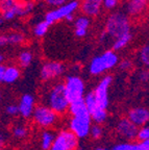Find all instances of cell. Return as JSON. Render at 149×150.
Listing matches in <instances>:
<instances>
[{
	"label": "cell",
	"mask_w": 149,
	"mask_h": 150,
	"mask_svg": "<svg viewBox=\"0 0 149 150\" xmlns=\"http://www.w3.org/2000/svg\"><path fill=\"white\" fill-rule=\"evenodd\" d=\"M44 104L51 108L60 116L68 114L69 100L67 98L64 82L57 81L53 83L44 94Z\"/></svg>",
	"instance_id": "obj_1"
},
{
	"label": "cell",
	"mask_w": 149,
	"mask_h": 150,
	"mask_svg": "<svg viewBox=\"0 0 149 150\" xmlns=\"http://www.w3.org/2000/svg\"><path fill=\"white\" fill-rule=\"evenodd\" d=\"M104 33L109 35V38H112L114 40L127 33H131L129 16L122 11L112 13L105 21Z\"/></svg>",
	"instance_id": "obj_2"
},
{
	"label": "cell",
	"mask_w": 149,
	"mask_h": 150,
	"mask_svg": "<svg viewBox=\"0 0 149 150\" xmlns=\"http://www.w3.org/2000/svg\"><path fill=\"white\" fill-rule=\"evenodd\" d=\"M119 56L114 50H106L100 55L94 56L89 65V72L94 76L104 74L107 71L117 67Z\"/></svg>",
	"instance_id": "obj_3"
},
{
	"label": "cell",
	"mask_w": 149,
	"mask_h": 150,
	"mask_svg": "<svg viewBox=\"0 0 149 150\" xmlns=\"http://www.w3.org/2000/svg\"><path fill=\"white\" fill-rule=\"evenodd\" d=\"M60 117L54 110L47 106L46 104H35L33 112L31 114V121L35 126L42 129L52 128L60 122Z\"/></svg>",
	"instance_id": "obj_4"
},
{
	"label": "cell",
	"mask_w": 149,
	"mask_h": 150,
	"mask_svg": "<svg viewBox=\"0 0 149 150\" xmlns=\"http://www.w3.org/2000/svg\"><path fill=\"white\" fill-rule=\"evenodd\" d=\"M79 4H80L79 0H68L63 5H60V6L47 12L45 14L44 20L49 25H52L61 20H64L67 15L75 14V12L79 8Z\"/></svg>",
	"instance_id": "obj_5"
},
{
	"label": "cell",
	"mask_w": 149,
	"mask_h": 150,
	"mask_svg": "<svg viewBox=\"0 0 149 150\" xmlns=\"http://www.w3.org/2000/svg\"><path fill=\"white\" fill-rule=\"evenodd\" d=\"M64 86L69 102L82 98L86 94V83L77 74L68 75L64 81Z\"/></svg>",
	"instance_id": "obj_6"
},
{
	"label": "cell",
	"mask_w": 149,
	"mask_h": 150,
	"mask_svg": "<svg viewBox=\"0 0 149 150\" xmlns=\"http://www.w3.org/2000/svg\"><path fill=\"white\" fill-rule=\"evenodd\" d=\"M79 145V139L70 129H62L56 134L53 144L48 150H75Z\"/></svg>",
	"instance_id": "obj_7"
},
{
	"label": "cell",
	"mask_w": 149,
	"mask_h": 150,
	"mask_svg": "<svg viewBox=\"0 0 149 150\" xmlns=\"http://www.w3.org/2000/svg\"><path fill=\"white\" fill-rule=\"evenodd\" d=\"M92 125L90 114H84L80 116H71L68 123V129H70L78 139H86L89 137V131Z\"/></svg>",
	"instance_id": "obj_8"
},
{
	"label": "cell",
	"mask_w": 149,
	"mask_h": 150,
	"mask_svg": "<svg viewBox=\"0 0 149 150\" xmlns=\"http://www.w3.org/2000/svg\"><path fill=\"white\" fill-rule=\"evenodd\" d=\"M112 82H113L112 75L110 74L104 75L99 80L95 90H93L98 108L106 110L107 106H109V102H110V99H109V90H110V87L112 86Z\"/></svg>",
	"instance_id": "obj_9"
},
{
	"label": "cell",
	"mask_w": 149,
	"mask_h": 150,
	"mask_svg": "<svg viewBox=\"0 0 149 150\" xmlns=\"http://www.w3.org/2000/svg\"><path fill=\"white\" fill-rule=\"evenodd\" d=\"M66 67L63 63L60 62H47L41 67L40 78L44 82L53 81L56 78L61 77L65 73Z\"/></svg>",
	"instance_id": "obj_10"
},
{
	"label": "cell",
	"mask_w": 149,
	"mask_h": 150,
	"mask_svg": "<svg viewBox=\"0 0 149 150\" xmlns=\"http://www.w3.org/2000/svg\"><path fill=\"white\" fill-rule=\"evenodd\" d=\"M138 126H136L133 123H131L127 118H121L117 122L115 126V132L116 134L123 141H136L137 139Z\"/></svg>",
	"instance_id": "obj_11"
},
{
	"label": "cell",
	"mask_w": 149,
	"mask_h": 150,
	"mask_svg": "<svg viewBox=\"0 0 149 150\" xmlns=\"http://www.w3.org/2000/svg\"><path fill=\"white\" fill-rule=\"evenodd\" d=\"M127 118L131 123L138 127H141L143 125H146L149 121V110L148 108L144 106H136L127 112Z\"/></svg>",
	"instance_id": "obj_12"
},
{
	"label": "cell",
	"mask_w": 149,
	"mask_h": 150,
	"mask_svg": "<svg viewBox=\"0 0 149 150\" xmlns=\"http://www.w3.org/2000/svg\"><path fill=\"white\" fill-rule=\"evenodd\" d=\"M35 106V98L31 94H24L20 98L18 103L19 116H21L23 119H31L33 108Z\"/></svg>",
	"instance_id": "obj_13"
},
{
	"label": "cell",
	"mask_w": 149,
	"mask_h": 150,
	"mask_svg": "<svg viewBox=\"0 0 149 150\" xmlns=\"http://www.w3.org/2000/svg\"><path fill=\"white\" fill-rule=\"evenodd\" d=\"M80 11L88 17H96L100 14L102 7V0H82L80 1Z\"/></svg>",
	"instance_id": "obj_14"
},
{
	"label": "cell",
	"mask_w": 149,
	"mask_h": 150,
	"mask_svg": "<svg viewBox=\"0 0 149 150\" xmlns=\"http://www.w3.org/2000/svg\"><path fill=\"white\" fill-rule=\"evenodd\" d=\"M147 8V2L139 1V0H128V2L125 5L126 14L129 17H139Z\"/></svg>",
	"instance_id": "obj_15"
},
{
	"label": "cell",
	"mask_w": 149,
	"mask_h": 150,
	"mask_svg": "<svg viewBox=\"0 0 149 150\" xmlns=\"http://www.w3.org/2000/svg\"><path fill=\"white\" fill-rule=\"evenodd\" d=\"M56 132L51 128L43 129L40 134V147L41 150H48L55 140Z\"/></svg>",
	"instance_id": "obj_16"
},
{
	"label": "cell",
	"mask_w": 149,
	"mask_h": 150,
	"mask_svg": "<svg viewBox=\"0 0 149 150\" xmlns=\"http://www.w3.org/2000/svg\"><path fill=\"white\" fill-rule=\"evenodd\" d=\"M68 112L71 116H80L84 114H88V110L84 104V98L77 99V100L71 101L69 103V108H68Z\"/></svg>",
	"instance_id": "obj_17"
},
{
	"label": "cell",
	"mask_w": 149,
	"mask_h": 150,
	"mask_svg": "<svg viewBox=\"0 0 149 150\" xmlns=\"http://www.w3.org/2000/svg\"><path fill=\"white\" fill-rule=\"evenodd\" d=\"M21 76V71L19 67L15 65H9L5 67L4 76H3V82L5 83H14Z\"/></svg>",
	"instance_id": "obj_18"
},
{
	"label": "cell",
	"mask_w": 149,
	"mask_h": 150,
	"mask_svg": "<svg viewBox=\"0 0 149 150\" xmlns=\"http://www.w3.org/2000/svg\"><path fill=\"white\" fill-rule=\"evenodd\" d=\"M131 39H133V33H125V35H121V37L115 39L114 43L112 44L113 50H114V51L122 50L123 48H125V47L131 43Z\"/></svg>",
	"instance_id": "obj_19"
},
{
	"label": "cell",
	"mask_w": 149,
	"mask_h": 150,
	"mask_svg": "<svg viewBox=\"0 0 149 150\" xmlns=\"http://www.w3.org/2000/svg\"><path fill=\"white\" fill-rule=\"evenodd\" d=\"M12 136L16 140H24L29 136V129L25 124L17 123L12 128Z\"/></svg>",
	"instance_id": "obj_20"
},
{
	"label": "cell",
	"mask_w": 149,
	"mask_h": 150,
	"mask_svg": "<svg viewBox=\"0 0 149 150\" xmlns=\"http://www.w3.org/2000/svg\"><path fill=\"white\" fill-rule=\"evenodd\" d=\"M91 116V120L94 123H97V124H103L105 123L109 118V112L106 110H102V108H97L94 112H92L90 114Z\"/></svg>",
	"instance_id": "obj_21"
},
{
	"label": "cell",
	"mask_w": 149,
	"mask_h": 150,
	"mask_svg": "<svg viewBox=\"0 0 149 150\" xmlns=\"http://www.w3.org/2000/svg\"><path fill=\"white\" fill-rule=\"evenodd\" d=\"M33 61V55L29 50H23L18 55V63L22 68H27Z\"/></svg>",
	"instance_id": "obj_22"
},
{
	"label": "cell",
	"mask_w": 149,
	"mask_h": 150,
	"mask_svg": "<svg viewBox=\"0 0 149 150\" xmlns=\"http://www.w3.org/2000/svg\"><path fill=\"white\" fill-rule=\"evenodd\" d=\"M82 98H84V104H86L87 110H88L89 114H91L92 112H94V110L98 108L93 91H90V92H88V93H86L84 95V97H82Z\"/></svg>",
	"instance_id": "obj_23"
},
{
	"label": "cell",
	"mask_w": 149,
	"mask_h": 150,
	"mask_svg": "<svg viewBox=\"0 0 149 150\" xmlns=\"http://www.w3.org/2000/svg\"><path fill=\"white\" fill-rule=\"evenodd\" d=\"M111 150H140V148H139L138 142L123 141V142H119L116 145H114Z\"/></svg>",
	"instance_id": "obj_24"
},
{
	"label": "cell",
	"mask_w": 149,
	"mask_h": 150,
	"mask_svg": "<svg viewBox=\"0 0 149 150\" xmlns=\"http://www.w3.org/2000/svg\"><path fill=\"white\" fill-rule=\"evenodd\" d=\"M104 134V129L102 127V124H97L94 123L90 127L89 131V137H91L93 140H100Z\"/></svg>",
	"instance_id": "obj_25"
},
{
	"label": "cell",
	"mask_w": 149,
	"mask_h": 150,
	"mask_svg": "<svg viewBox=\"0 0 149 150\" xmlns=\"http://www.w3.org/2000/svg\"><path fill=\"white\" fill-rule=\"evenodd\" d=\"M49 27H50V25L45 20H43V21L39 22V23H37L35 25V27H33V35L37 38H43L47 33Z\"/></svg>",
	"instance_id": "obj_26"
},
{
	"label": "cell",
	"mask_w": 149,
	"mask_h": 150,
	"mask_svg": "<svg viewBox=\"0 0 149 150\" xmlns=\"http://www.w3.org/2000/svg\"><path fill=\"white\" fill-rule=\"evenodd\" d=\"M7 35V40H9V45H18L22 44L25 41V37L23 33H19V31H15V33H11Z\"/></svg>",
	"instance_id": "obj_27"
},
{
	"label": "cell",
	"mask_w": 149,
	"mask_h": 150,
	"mask_svg": "<svg viewBox=\"0 0 149 150\" xmlns=\"http://www.w3.org/2000/svg\"><path fill=\"white\" fill-rule=\"evenodd\" d=\"M138 59L140 61V63L142 64L143 66H146L148 67L149 65V46L148 44L144 45L139 51V54H138Z\"/></svg>",
	"instance_id": "obj_28"
},
{
	"label": "cell",
	"mask_w": 149,
	"mask_h": 150,
	"mask_svg": "<svg viewBox=\"0 0 149 150\" xmlns=\"http://www.w3.org/2000/svg\"><path fill=\"white\" fill-rule=\"evenodd\" d=\"M90 24H91V19L86 15H82V16H79L76 19H74L75 28H87L88 29L90 27Z\"/></svg>",
	"instance_id": "obj_29"
},
{
	"label": "cell",
	"mask_w": 149,
	"mask_h": 150,
	"mask_svg": "<svg viewBox=\"0 0 149 150\" xmlns=\"http://www.w3.org/2000/svg\"><path fill=\"white\" fill-rule=\"evenodd\" d=\"M138 142L140 141H145V140H149V126L148 125H143L141 127H138V131H137V139Z\"/></svg>",
	"instance_id": "obj_30"
},
{
	"label": "cell",
	"mask_w": 149,
	"mask_h": 150,
	"mask_svg": "<svg viewBox=\"0 0 149 150\" xmlns=\"http://www.w3.org/2000/svg\"><path fill=\"white\" fill-rule=\"evenodd\" d=\"M18 0H0V12L3 13L5 11L13 8Z\"/></svg>",
	"instance_id": "obj_31"
},
{
	"label": "cell",
	"mask_w": 149,
	"mask_h": 150,
	"mask_svg": "<svg viewBox=\"0 0 149 150\" xmlns=\"http://www.w3.org/2000/svg\"><path fill=\"white\" fill-rule=\"evenodd\" d=\"M5 112L11 117H18L19 116V108L18 104H9L5 108Z\"/></svg>",
	"instance_id": "obj_32"
},
{
	"label": "cell",
	"mask_w": 149,
	"mask_h": 150,
	"mask_svg": "<svg viewBox=\"0 0 149 150\" xmlns=\"http://www.w3.org/2000/svg\"><path fill=\"white\" fill-rule=\"evenodd\" d=\"M117 66H119V69L121 71H128V70H131V69H133V64L131 59H123V61L119 62Z\"/></svg>",
	"instance_id": "obj_33"
},
{
	"label": "cell",
	"mask_w": 149,
	"mask_h": 150,
	"mask_svg": "<svg viewBox=\"0 0 149 150\" xmlns=\"http://www.w3.org/2000/svg\"><path fill=\"white\" fill-rule=\"evenodd\" d=\"M120 0H102V6L105 9H114L118 6Z\"/></svg>",
	"instance_id": "obj_34"
},
{
	"label": "cell",
	"mask_w": 149,
	"mask_h": 150,
	"mask_svg": "<svg viewBox=\"0 0 149 150\" xmlns=\"http://www.w3.org/2000/svg\"><path fill=\"white\" fill-rule=\"evenodd\" d=\"M68 0H45V2L52 7H57L60 5H63L64 3L67 2Z\"/></svg>",
	"instance_id": "obj_35"
},
{
	"label": "cell",
	"mask_w": 149,
	"mask_h": 150,
	"mask_svg": "<svg viewBox=\"0 0 149 150\" xmlns=\"http://www.w3.org/2000/svg\"><path fill=\"white\" fill-rule=\"evenodd\" d=\"M74 33L77 38H84L87 35H88V29L87 28H75Z\"/></svg>",
	"instance_id": "obj_36"
},
{
	"label": "cell",
	"mask_w": 149,
	"mask_h": 150,
	"mask_svg": "<svg viewBox=\"0 0 149 150\" xmlns=\"http://www.w3.org/2000/svg\"><path fill=\"white\" fill-rule=\"evenodd\" d=\"M138 144H139L140 150H149V140L140 141V142H138Z\"/></svg>",
	"instance_id": "obj_37"
},
{
	"label": "cell",
	"mask_w": 149,
	"mask_h": 150,
	"mask_svg": "<svg viewBox=\"0 0 149 150\" xmlns=\"http://www.w3.org/2000/svg\"><path fill=\"white\" fill-rule=\"evenodd\" d=\"M139 79L142 82L147 81V80H148V71L147 70L141 71V72L139 73Z\"/></svg>",
	"instance_id": "obj_38"
},
{
	"label": "cell",
	"mask_w": 149,
	"mask_h": 150,
	"mask_svg": "<svg viewBox=\"0 0 149 150\" xmlns=\"http://www.w3.org/2000/svg\"><path fill=\"white\" fill-rule=\"evenodd\" d=\"M9 45V40H7L6 35H0V47H4Z\"/></svg>",
	"instance_id": "obj_39"
},
{
	"label": "cell",
	"mask_w": 149,
	"mask_h": 150,
	"mask_svg": "<svg viewBox=\"0 0 149 150\" xmlns=\"http://www.w3.org/2000/svg\"><path fill=\"white\" fill-rule=\"evenodd\" d=\"M6 143V136L0 131V148H3Z\"/></svg>",
	"instance_id": "obj_40"
},
{
	"label": "cell",
	"mask_w": 149,
	"mask_h": 150,
	"mask_svg": "<svg viewBox=\"0 0 149 150\" xmlns=\"http://www.w3.org/2000/svg\"><path fill=\"white\" fill-rule=\"evenodd\" d=\"M5 65L0 64V82H3V76H4V72H5Z\"/></svg>",
	"instance_id": "obj_41"
},
{
	"label": "cell",
	"mask_w": 149,
	"mask_h": 150,
	"mask_svg": "<svg viewBox=\"0 0 149 150\" xmlns=\"http://www.w3.org/2000/svg\"><path fill=\"white\" fill-rule=\"evenodd\" d=\"M74 19H75L74 14H69V15H67V16L65 17V19H64V20H66L67 22H72V21H74Z\"/></svg>",
	"instance_id": "obj_42"
},
{
	"label": "cell",
	"mask_w": 149,
	"mask_h": 150,
	"mask_svg": "<svg viewBox=\"0 0 149 150\" xmlns=\"http://www.w3.org/2000/svg\"><path fill=\"white\" fill-rule=\"evenodd\" d=\"M95 150H111V149H107V148H104V147H98V148H96Z\"/></svg>",
	"instance_id": "obj_43"
},
{
	"label": "cell",
	"mask_w": 149,
	"mask_h": 150,
	"mask_svg": "<svg viewBox=\"0 0 149 150\" xmlns=\"http://www.w3.org/2000/svg\"><path fill=\"white\" fill-rule=\"evenodd\" d=\"M3 22H4V20H3V19H2V17L0 16V25H2Z\"/></svg>",
	"instance_id": "obj_44"
},
{
	"label": "cell",
	"mask_w": 149,
	"mask_h": 150,
	"mask_svg": "<svg viewBox=\"0 0 149 150\" xmlns=\"http://www.w3.org/2000/svg\"><path fill=\"white\" fill-rule=\"evenodd\" d=\"M2 61H3V55L2 54H0V64L2 63Z\"/></svg>",
	"instance_id": "obj_45"
},
{
	"label": "cell",
	"mask_w": 149,
	"mask_h": 150,
	"mask_svg": "<svg viewBox=\"0 0 149 150\" xmlns=\"http://www.w3.org/2000/svg\"><path fill=\"white\" fill-rule=\"evenodd\" d=\"M75 150H84V149H82V148H80V147H77Z\"/></svg>",
	"instance_id": "obj_46"
},
{
	"label": "cell",
	"mask_w": 149,
	"mask_h": 150,
	"mask_svg": "<svg viewBox=\"0 0 149 150\" xmlns=\"http://www.w3.org/2000/svg\"><path fill=\"white\" fill-rule=\"evenodd\" d=\"M139 1H144V2H147L148 0H139Z\"/></svg>",
	"instance_id": "obj_47"
},
{
	"label": "cell",
	"mask_w": 149,
	"mask_h": 150,
	"mask_svg": "<svg viewBox=\"0 0 149 150\" xmlns=\"http://www.w3.org/2000/svg\"><path fill=\"white\" fill-rule=\"evenodd\" d=\"M0 101H1V94H0Z\"/></svg>",
	"instance_id": "obj_48"
},
{
	"label": "cell",
	"mask_w": 149,
	"mask_h": 150,
	"mask_svg": "<svg viewBox=\"0 0 149 150\" xmlns=\"http://www.w3.org/2000/svg\"><path fill=\"white\" fill-rule=\"evenodd\" d=\"M0 150H4V149H3V148H0Z\"/></svg>",
	"instance_id": "obj_49"
}]
</instances>
